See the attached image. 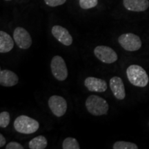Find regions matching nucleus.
Masks as SVG:
<instances>
[{"instance_id":"1","label":"nucleus","mask_w":149,"mask_h":149,"mask_svg":"<svg viewBox=\"0 0 149 149\" xmlns=\"http://www.w3.org/2000/svg\"><path fill=\"white\" fill-rule=\"evenodd\" d=\"M126 75L128 81L133 86L137 87H145L149 81L148 75L146 70L139 65H130L126 69Z\"/></svg>"},{"instance_id":"2","label":"nucleus","mask_w":149,"mask_h":149,"mask_svg":"<svg viewBox=\"0 0 149 149\" xmlns=\"http://www.w3.org/2000/svg\"><path fill=\"white\" fill-rule=\"evenodd\" d=\"M86 108L91 115L95 116H101L107 115L109 109V106L107 100L101 97L95 95L89 96L85 102Z\"/></svg>"},{"instance_id":"3","label":"nucleus","mask_w":149,"mask_h":149,"mask_svg":"<svg viewBox=\"0 0 149 149\" xmlns=\"http://www.w3.org/2000/svg\"><path fill=\"white\" fill-rule=\"evenodd\" d=\"M14 128L18 133L29 135L35 133L40 128V124L35 119L23 115L15 119Z\"/></svg>"},{"instance_id":"4","label":"nucleus","mask_w":149,"mask_h":149,"mask_svg":"<svg viewBox=\"0 0 149 149\" xmlns=\"http://www.w3.org/2000/svg\"><path fill=\"white\" fill-rule=\"evenodd\" d=\"M51 69L53 75L58 81H64L68 77V71L66 62L61 56H54L51 62Z\"/></svg>"},{"instance_id":"5","label":"nucleus","mask_w":149,"mask_h":149,"mask_svg":"<svg viewBox=\"0 0 149 149\" xmlns=\"http://www.w3.org/2000/svg\"><path fill=\"white\" fill-rule=\"evenodd\" d=\"M119 44L127 51H137L141 47V41L138 35L133 33H124L118 38Z\"/></svg>"},{"instance_id":"6","label":"nucleus","mask_w":149,"mask_h":149,"mask_svg":"<svg viewBox=\"0 0 149 149\" xmlns=\"http://www.w3.org/2000/svg\"><path fill=\"white\" fill-rule=\"evenodd\" d=\"M94 54L99 60L105 64H113L118 59L116 52L106 46H97L95 48Z\"/></svg>"},{"instance_id":"7","label":"nucleus","mask_w":149,"mask_h":149,"mask_svg":"<svg viewBox=\"0 0 149 149\" xmlns=\"http://www.w3.org/2000/svg\"><path fill=\"white\" fill-rule=\"evenodd\" d=\"M48 107L56 117H62L67 111V102L63 97L53 95L48 100Z\"/></svg>"},{"instance_id":"8","label":"nucleus","mask_w":149,"mask_h":149,"mask_svg":"<svg viewBox=\"0 0 149 149\" xmlns=\"http://www.w3.org/2000/svg\"><path fill=\"white\" fill-rule=\"evenodd\" d=\"M14 41L18 47L21 49H28L32 45V38L31 35L25 29L17 27L13 32Z\"/></svg>"},{"instance_id":"9","label":"nucleus","mask_w":149,"mask_h":149,"mask_svg":"<svg viewBox=\"0 0 149 149\" xmlns=\"http://www.w3.org/2000/svg\"><path fill=\"white\" fill-rule=\"evenodd\" d=\"M51 33L54 37L63 45L69 46L72 44L73 40L68 31L63 26L55 25L52 28Z\"/></svg>"},{"instance_id":"10","label":"nucleus","mask_w":149,"mask_h":149,"mask_svg":"<svg viewBox=\"0 0 149 149\" xmlns=\"http://www.w3.org/2000/svg\"><path fill=\"white\" fill-rule=\"evenodd\" d=\"M86 88L91 92L104 93L107 90L108 86L105 80L94 77H88L84 80Z\"/></svg>"},{"instance_id":"11","label":"nucleus","mask_w":149,"mask_h":149,"mask_svg":"<svg viewBox=\"0 0 149 149\" xmlns=\"http://www.w3.org/2000/svg\"><path fill=\"white\" fill-rule=\"evenodd\" d=\"M109 85L113 95L117 100H122L125 98V88H124V82H123V80L120 77H117V76L112 77L110 79Z\"/></svg>"},{"instance_id":"12","label":"nucleus","mask_w":149,"mask_h":149,"mask_svg":"<svg viewBox=\"0 0 149 149\" xmlns=\"http://www.w3.org/2000/svg\"><path fill=\"white\" fill-rule=\"evenodd\" d=\"M126 9L133 12H143L149 7L148 0H123Z\"/></svg>"},{"instance_id":"13","label":"nucleus","mask_w":149,"mask_h":149,"mask_svg":"<svg viewBox=\"0 0 149 149\" xmlns=\"http://www.w3.org/2000/svg\"><path fill=\"white\" fill-rule=\"evenodd\" d=\"M19 82V77L16 73L10 70L0 71V84L5 87L14 86Z\"/></svg>"},{"instance_id":"14","label":"nucleus","mask_w":149,"mask_h":149,"mask_svg":"<svg viewBox=\"0 0 149 149\" xmlns=\"http://www.w3.org/2000/svg\"><path fill=\"white\" fill-rule=\"evenodd\" d=\"M14 47V41L8 33L0 31V53H6Z\"/></svg>"},{"instance_id":"15","label":"nucleus","mask_w":149,"mask_h":149,"mask_svg":"<svg viewBox=\"0 0 149 149\" xmlns=\"http://www.w3.org/2000/svg\"><path fill=\"white\" fill-rule=\"evenodd\" d=\"M48 141L44 136L39 135L29 141V148L31 149H44L47 146Z\"/></svg>"},{"instance_id":"16","label":"nucleus","mask_w":149,"mask_h":149,"mask_svg":"<svg viewBox=\"0 0 149 149\" xmlns=\"http://www.w3.org/2000/svg\"><path fill=\"white\" fill-rule=\"evenodd\" d=\"M62 148L64 149H79L80 146L76 139L72 137H66L63 141Z\"/></svg>"},{"instance_id":"17","label":"nucleus","mask_w":149,"mask_h":149,"mask_svg":"<svg viewBox=\"0 0 149 149\" xmlns=\"http://www.w3.org/2000/svg\"><path fill=\"white\" fill-rule=\"evenodd\" d=\"M114 149H137L138 146L134 143L125 141H117L113 144Z\"/></svg>"},{"instance_id":"18","label":"nucleus","mask_w":149,"mask_h":149,"mask_svg":"<svg viewBox=\"0 0 149 149\" xmlns=\"http://www.w3.org/2000/svg\"><path fill=\"white\" fill-rule=\"evenodd\" d=\"M98 4V0H79V6L82 9L93 8Z\"/></svg>"},{"instance_id":"19","label":"nucleus","mask_w":149,"mask_h":149,"mask_svg":"<svg viewBox=\"0 0 149 149\" xmlns=\"http://www.w3.org/2000/svg\"><path fill=\"white\" fill-rule=\"evenodd\" d=\"M10 117L8 112L3 111L0 113V127L4 128L8 126L10 123Z\"/></svg>"},{"instance_id":"20","label":"nucleus","mask_w":149,"mask_h":149,"mask_svg":"<svg viewBox=\"0 0 149 149\" xmlns=\"http://www.w3.org/2000/svg\"><path fill=\"white\" fill-rule=\"evenodd\" d=\"M66 0H44L46 5L51 7H56L61 6L66 2Z\"/></svg>"},{"instance_id":"21","label":"nucleus","mask_w":149,"mask_h":149,"mask_svg":"<svg viewBox=\"0 0 149 149\" xmlns=\"http://www.w3.org/2000/svg\"><path fill=\"white\" fill-rule=\"evenodd\" d=\"M6 149H24V146L17 141H10L6 146Z\"/></svg>"},{"instance_id":"22","label":"nucleus","mask_w":149,"mask_h":149,"mask_svg":"<svg viewBox=\"0 0 149 149\" xmlns=\"http://www.w3.org/2000/svg\"><path fill=\"white\" fill-rule=\"evenodd\" d=\"M6 142V138L4 137L2 134H0V147H3L5 146Z\"/></svg>"},{"instance_id":"23","label":"nucleus","mask_w":149,"mask_h":149,"mask_svg":"<svg viewBox=\"0 0 149 149\" xmlns=\"http://www.w3.org/2000/svg\"><path fill=\"white\" fill-rule=\"evenodd\" d=\"M6 1H11V0H6Z\"/></svg>"},{"instance_id":"24","label":"nucleus","mask_w":149,"mask_h":149,"mask_svg":"<svg viewBox=\"0 0 149 149\" xmlns=\"http://www.w3.org/2000/svg\"><path fill=\"white\" fill-rule=\"evenodd\" d=\"M148 126H149V122H148Z\"/></svg>"}]
</instances>
